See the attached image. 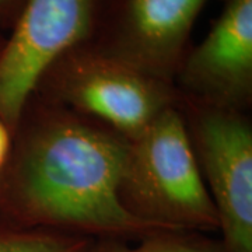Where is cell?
Here are the masks:
<instances>
[{"mask_svg": "<svg viewBox=\"0 0 252 252\" xmlns=\"http://www.w3.org/2000/svg\"><path fill=\"white\" fill-rule=\"evenodd\" d=\"M129 140L32 94L0 171V221L64 234L139 241L165 231L118 198Z\"/></svg>", "mask_w": 252, "mask_h": 252, "instance_id": "cell-1", "label": "cell"}, {"mask_svg": "<svg viewBox=\"0 0 252 252\" xmlns=\"http://www.w3.org/2000/svg\"><path fill=\"white\" fill-rule=\"evenodd\" d=\"M118 198L132 216L164 230L219 231L178 104L129 140Z\"/></svg>", "mask_w": 252, "mask_h": 252, "instance_id": "cell-2", "label": "cell"}, {"mask_svg": "<svg viewBox=\"0 0 252 252\" xmlns=\"http://www.w3.org/2000/svg\"><path fill=\"white\" fill-rule=\"evenodd\" d=\"M32 94L98 121L127 140L143 133L180 99L174 83L142 72L91 42L59 56Z\"/></svg>", "mask_w": 252, "mask_h": 252, "instance_id": "cell-3", "label": "cell"}, {"mask_svg": "<svg viewBox=\"0 0 252 252\" xmlns=\"http://www.w3.org/2000/svg\"><path fill=\"white\" fill-rule=\"evenodd\" d=\"M178 108L216 209L221 251L252 252L251 121L181 94Z\"/></svg>", "mask_w": 252, "mask_h": 252, "instance_id": "cell-4", "label": "cell"}, {"mask_svg": "<svg viewBox=\"0 0 252 252\" xmlns=\"http://www.w3.org/2000/svg\"><path fill=\"white\" fill-rule=\"evenodd\" d=\"M107 0H26L0 49V118L14 133L46 69L91 42Z\"/></svg>", "mask_w": 252, "mask_h": 252, "instance_id": "cell-5", "label": "cell"}, {"mask_svg": "<svg viewBox=\"0 0 252 252\" xmlns=\"http://www.w3.org/2000/svg\"><path fill=\"white\" fill-rule=\"evenodd\" d=\"M207 0H107L91 44L160 80L174 83Z\"/></svg>", "mask_w": 252, "mask_h": 252, "instance_id": "cell-6", "label": "cell"}, {"mask_svg": "<svg viewBox=\"0 0 252 252\" xmlns=\"http://www.w3.org/2000/svg\"><path fill=\"white\" fill-rule=\"evenodd\" d=\"M174 84L181 95L247 112L252 104V0H228L206 38L189 48Z\"/></svg>", "mask_w": 252, "mask_h": 252, "instance_id": "cell-7", "label": "cell"}, {"mask_svg": "<svg viewBox=\"0 0 252 252\" xmlns=\"http://www.w3.org/2000/svg\"><path fill=\"white\" fill-rule=\"evenodd\" d=\"M83 252H223L216 238L202 233L165 230L139 241L118 238L91 240Z\"/></svg>", "mask_w": 252, "mask_h": 252, "instance_id": "cell-8", "label": "cell"}, {"mask_svg": "<svg viewBox=\"0 0 252 252\" xmlns=\"http://www.w3.org/2000/svg\"><path fill=\"white\" fill-rule=\"evenodd\" d=\"M90 238L0 221V252H83Z\"/></svg>", "mask_w": 252, "mask_h": 252, "instance_id": "cell-9", "label": "cell"}, {"mask_svg": "<svg viewBox=\"0 0 252 252\" xmlns=\"http://www.w3.org/2000/svg\"><path fill=\"white\" fill-rule=\"evenodd\" d=\"M26 0H0V31L10 30L17 20Z\"/></svg>", "mask_w": 252, "mask_h": 252, "instance_id": "cell-10", "label": "cell"}, {"mask_svg": "<svg viewBox=\"0 0 252 252\" xmlns=\"http://www.w3.org/2000/svg\"><path fill=\"white\" fill-rule=\"evenodd\" d=\"M11 146H13V132L0 118V171L4 168L6 162L9 160Z\"/></svg>", "mask_w": 252, "mask_h": 252, "instance_id": "cell-11", "label": "cell"}, {"mask_svg": "<svg viewBox=\"0 0 252 252\" xmlns=\"http://www.w3.org/2000/svg\"><path fill=\"white\" fill-rule=\"evenodd\" d=\"M4 38H6L4 35H0V49H1V46L4 44Z\"/></svg>", "mask_w": 252, "mask_h": 252, "instance_id": "cell-12", "label": "cell"}, {"mask_svg": "<svg viewBox=\"0 0 252 252\" xmlns=\"http://www.w3.org/2000/svg\"><path fill=\"white\" fill-rule=\"evenodd\" d=\"M223 1H224V3H225V1H228V0H223Z\"/></svg>", "mask_w": 252, "mask_h": 252, "instance_id": "cell-13", "label": "cell"}, {"mask_svg": "<svg viewBox=\"0 0 252 252\" xmlns=\"http://www.w3.org/2000/svg\"><path fill=\"white\" fill-rule=\"evenodd\" d=\"M0 35H3V34H1V31H0Z\"/></svg>", "mask_w": 252, "mask_h": 252, "instance_id": "cell-14", "label": "cell"}]
</instances>
